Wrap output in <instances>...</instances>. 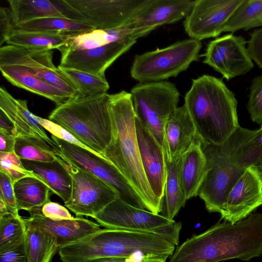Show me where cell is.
<instances>
[{
  "label": "cell",
  "instance_id": "1",
  "mask_svg": "<svg viewBox=\"0 0 262 262\" xmlns=\"http://www.w3.org/2000/svg\"><path fill=\"white\" fill-rule=\"evenodd\" d=\"M181 224L173 223L159 231L104 228L59 247L62 262H89L103 257L130 259L157 257L167 259L179 243Z\"/></svg>",
  "mask_w": 262,
  "mask_h": 262
},
{
  "label": "cell",
  "instance_id": "2",
  "mask_svg": "<svg viewBox=\"0 0 262 262\" xmlns=\"http://www.w3.org/2000/svg\"><path fill=\"white\" fill-rule=\"evenodd\" d=\"M262 255V214L235 223L219 221L178 246L169 262L249 261Z\"/></svg>",
  "mask_w": 262,
  "mask_h": 262
},
{
  "label": "cell",
  "instance_id": "3",
  "mask_svg": "<svg viewBox=\"0 0 262 262\" xmlns=\"http://www.w3.org/2000/svg\"><path fill=\"white\" fill-rule=\"evenodd\" d=\"M108 107L112 137L102 155L118 168L135 189L145 209L159 214L161 203L151 189L142 164L130 93L122 91L109 94Z\"/></svg>",
  "mask_w": 262,
  "mask_h": 262
},
{
  "label": "cell",
  "instance_id": "4",
  "mask_svg": "<svg viewBox=\"0 0 262 262\" xmlns=\"http://www.w3.org/2000/svg\"><path fill=\"white\" fill-rule=\"evenodd\" d=\"M184 105L203 143L221 144L239 126L237 101L221 79L204 75L193 79Z\"/></svg>",
  "mask_w": 262,
  "mask_h": 262
},
{
  "label": "cell",
  "instance_id": "5",
  "mask_svg": "<svg viewBox=\"0 0 262 262\" xmlns=\"http://www.w3.org/2000/svg\"><path fill=\"white\" fill-rule=\"evenodd\" d=\"M108 99L107 93L70 98L51 113L49 120L102 155L112 137Z\"/></svg>",
  "mask_w": 262,
  "mask_h": 262
},
{
  "label": "cell",
  "instance_id": "6",
  "mask_svg": "<svg viewBox=\"0 0 262 262\" xmlns=\"http://www.w3.org/2000/svg\"><path fill=\"white\" fill-rule=\"evenodd\" d=\"M255 132L240 126L223 143H203L207 172L198 195L209 212L221 213L231 189L246 168L237 162L235 154L242 143Z\"/></svg>",
  "mask_w": 262,
  "mask_h": 262
},
{
  "label": "cell",
  "instance_id": "7",
  "mask_svg": "<svg viewBox=\"0 0 262 262\" xmlns=\"http://www.w3.org/2000/svg\"><path fill=\"white\" fill-rule=\"evenodd\" d=\"M201 48V41L189 38L136 55L130 68L131 76L140 83L159 82L176 77L198 60Z\"/></svg>",
  "mask_w": 262,
  "mask_h": 262
},
{
  "label": "cell",
  "instance_id": "8",
  "mask_svg": "<svg viewBox=\"0 0 262 262\" xmlns=\"http://www.w3.org/2000/svg\"><path fill=\"white\" fill-rule=\"evenodd\" d=\"M130 93L136 118L164 150V129L168 117L178 107L179 91L173 83L161 81L139 83Z\"/></svg>",
  "mask_w": 262,
  "mask_h": 262
},
{
  "label": "cell",
  "instance_id": "9",
  "mask_svg": "<svg viewBox=\"0 0 262 262\" xmlns=\"http://www.w3.org/2000/svg\"><path fill=\"white\" fill-rule=\"evenodd\" d=\"M149 0H59L76 19L96 29H111L132 23Z\"/></svg>",
  "mask_w": 262,
  "mask_h": 262
},
{
  "label": "cell",
  "instance_id": "10",
  "mask_svg": "<svg viewBox=\"0 0 262 262\" xmlns=\"http://www.w3.org/2000/svg\"><path fill=\"white\" fill-rule=\"evenodd\" d=\"M51 139L59 147L61 158L105 182L118 192L122 201L145 209L135 189L118 168L106 159L52 135Z\"/></svg>",
  "mask_w": 262,
  "mask_h": 262
},
{
  "label": "cell",
  "instance_id": "11",
  "mask_svg": "<svg viewBox=\"0 0 262 262\" xmlns=\"http://www.w3.org/2000/svg\"><path fill=\"white\" fill-rule=\"evenodd\" d=\"M58 158L72 179L71 195L64 206L77 216L93 218L119 198L118 192L104 181L60 157Z\"/></svg>",
  "mask_w": 262,
  "mask_h": 262
},
{
  "label": "cell",
  "instance_id": "12",
  "mask_svg": "<svg viewBox=\"0 0 262 262\" xmlns=\"http://www.w3.org/2000/svg\"><path fill=\"white\" fill-rule=\"evenodd\" d=\"M51 50L6 45L0 48V66L17 65L58 88L71 98L83 97L52 61Z\"/></svg>",
  "mask_w": 262,
  "mask_h": 262
},
{
  "label": "cell",
  "instance_id": "13",
  "mask_svg": "<svg viewBox=\"0 0 262 262\" xmlns=\"http://www.w3.org/2000/svg\"><path fill=\"white\" fill-rule=\"evenodd\" d=\"M243 0H196L184 21L185 30L191 39L201 40L215 37Z\"/></svg>",
  "mask_w": 262,
  "mask_h": 262
},
{
  "label": "cell",
  "instance_id": "14",
  "mask_svg": "<svg viewBox=\"0 0 262 262\" xmlns=\"http://www.w3.org/2000/svg\"><path fill=\"white\" fill-rule=\"evenodd\" d=\"M247 42L242 36L224 35L207 45L203 62L221 73L227 80L249 72L253 67Z\"/></svg>",
  "mask_w": 262,
  "mask_h": 262
},
{
  "label": "cell",
  "instance_id": "15",
  "mask_svg": "<svg viewBox=\"0 0 262 262\" xmlns=\"http://www.w3.org/2000/svg\"><path fill=\"white\" fill-rule=\"evenodd\" d=\"M93 219L104 228L150 232L164 230L175 222L134 206L119 198Z\"/></svg>",
  "mask_w": 262,
  "mask_h": 262
},
{
  "label": "cell",
  "instance_id": "16",
  "mask_svg": "<svg viewBox=\"0 0 262 262\" xmlns=\"http://www.w3.org/2000/svg\"><path fill=\"white\" fill-rule=\"evenodd\" d=\"M262 205V178L255 165L247 167L229 192L220 213L221 219L235 223Z\"/></svg>",
  "mask_w": 262,
  "mask_h": 262
},
{
  "label": "cell",
  "instance_id": "17",
  "mask_svg": "<svg viewBox=\"0 0 262 262\" xmlns=\"http://www.w3.org/2000/svg\"><path fill=\"white\" fill-rule=\"evenodd\" d=\"M136 41L137 39L130 38L99 48L80 51H72L63 46L58 49L61 56L58 68L105 75L106 70Z\"/></svg>",
  "mask_w": 262,
  "mask_h": 262
},
{
  "label": "cell",
  "instance_id": "18",
  "mask_svg": "<svg viewBox=\"0 0 262 262\" xmlns=\"http://www.w3.org/2000/svg\"><path fill=\"white\" fill-rule=\"evenodd\" d=\"M194 1L149 0L137 17L127 25L132 36L138 39L164 25L170 24L186 17Z\"/></svg>",
  "mask_w": 262,
  "mask_h": 262
},
{
  "label": "cell",
  "instance_id": "19",
  "mask_svg": "<svg viewBox=\"0 0 262 262\" xmlns=\"http://www.w3.org/2000/svg\"><path fill=\"white\" fill-rule=\"evenodd\" d=\"M135 124L143 168L153 193L161 203L166 179L164 151L151 132L136 117Z\"/></svg>",
  "mask_w": 262,
  "mask_h": 262
},
{
  "label": "cell",
  "instance_id": "20",
  "mask_svg": "<svg viewBox=\"0 0 262 262\" xmlns=\"http://www.w3.org/2000/svg\"><path fill=\"white\" fill-rule=\"evenodd\" d=\"M164 139L165 159L170 162L178 161L194 143L202 139L184 105L178 107L168 117Z\"/></svg>",
  "mask_w": 262,
  "mask_h": 262
},
{
  "label": "cell",
  "instance_id": "21",
  "mask_svg": "<svg viewBox=\"0 0 262 262\" xmlns=\"http://www.w3.org/2000/svg\"><path fill=\"white\" fill-rule=\"evenodd\" d=\"M41 208L28 211L30 217H23V220L26 224L47 230L55 237L59 247L79 240L100 229L98 223L80 216L67 220H51L42 214Z\"/></svg>",
  "mask_w": 262,
  "mask_h": 262
},
{
  "label": "cell",
  "instance_id": "22",
  "mask_svg": "<svg viewBox=\"0 0 262 262\" xmlns=\"http://www.w3.org/2000/svg\"><path fill=\"white\" fill-rule=\"evenodd\" d=\"M0 110L7 115L14 125L17 136L37 138L59 148L37 121L36 115L28 110L27 100L15 99L3 86L0 88Z\"/></svg>",
  "mask_w": 262,
  "mask_h": 262
},
{
  "label": "cell",
  "instance_id": "23",
  "mask_svg": "<svg viewBox=\"0 0 262 262\" xmlns=\"http://www.w3.org/2000/svg\"><path fill=\"white\" fill-rule=\"evenodd\" d=\"M24 168L42 181L51 191L58 195L64 202L70 199L72 188L71 174L59 159L50 162H40L20 159Z\"/></svg>",
  "mask_w": 262,
  "mask_h": 262
},
{
  "label": "cell",
  "instance_id": "24",
  "mask_svg": "<svg viewBox=\"0 0 262 262\" xmlns=\"http://www.w3.org/2000/svg\"><path fill=\"white\" fill-rule=\"evenodd\" d=\"M203 141L194 143L179 160V172L187 201L198 195L207 172Z\"/></svg>",
  "mask_w": 262,
  "mask_h": 262
},
{
  "label": "cell",
  "instance_id": "25",
  "mask_svg": "<svg viewBox=\"0 0 262 262\" xmlns=\"http://www.w3.org/2000/svg\"><path fill=\"white\" fill-rule=\"evenodd\" d=\"M2 75L12 84L41 96L59 106L71 98L58 88L17 65L0 66Z\"/></svg>",
  "mask_w": 262,
  "mask_h": 262
},
{
  "label": "cell",
  "instance_id": "26",
  "mask_svg": "<svg viewBox=\"0 0 262 262\" xmlns=\"http://www.w3.org/2000/svg\"><path fill=\"white\" fill-rule=\"evenodd\" d=\"M8 2L15 26L20 23L45 17H57L75 19L60 4L59 0H9Z\"/></svg>",
  "mask_w": 262,
  "mask_h": 262
},
{
  "label": "cell",
  "instance_id": "27",
  "mask_svg": "<svg viewBox=\"0 0 262 262\" xmlns=\"http://www.w3.org/2000/svg\"><path fill=\"white\" fill-rule=\"evenodd\" d=\"M179 161L170 162L166 160V179L159 214L171 221L187 201L180 179Z\"/></svg>",
  "mask_w": 262,
  "mask_h": 262
},
{
  "label": "cell",
  "instance_id": "28",
  "mask_svg": "<svg viewBox=\"0 0 262 262\" xmlns=\"http://www.w3.org/2000/svg\"><path fill=\"white\" fill-rule=\"evenodd\" d=\"M25 225L28 262H51L59 248L55 237L45 229L26 223Z\"/></svg>",
  "mask_w": 262,
  "mask_h": 262
},
{
  "label": "cell",
  "instance_id": "29",
  "mask_svg": "<svg viewBox=\"0 0 262 262\" xmlns=\"http://www.w3.org/2000/svg\"><path fill=\"white\" fill-rule=\"evenodd\" d=\"M13 189L18 210L29 211L51 201L50 188L35 176L18 180L13 184Z\"/></svg>",
  "mask_w": 262,
  "mask_h": 262
},
{
  "label": "cell",
  "instance_id": "30",
  "mask_svg": "<svg viewBox=\"0 0 262 262\" xmlns=\"http://www.w3.org/2000/svg\"><path fill=\"white\" fill-rule=\"evenodd\" d=\"M131 34L127 25L111 29H94L73 36L63 47L72 51L95 49L134 38Z\"/></svg>",
  "mask_w": 262,
  "mask_h": 262
},
{
  "label": "cell",
  "instance_id": "31",
  "mask_svg": "<svg viewBox=\"0 0 262 262\" xmlns=\"http://www.w3.org/2000/svg\"><path fill=\"white\" fill-rule=\"evenodd\" d=\"M74 35L15 28L7 38L6 43L8 45L15 46L58 50L67 44Z\"/></svg>",
  "mask_w": 262,
  "mask_h": 262
},
{
  "label": "cell",
  "instance_id": "32",
  "mask_svg": "<svg viewBox=\"0 0 262 262\" xmlns=\"http://www.w3.org/2000/svg\"><path fill=\"white\" fill-rule=\"evenodd\" d=\"M15 27L27 31L53 32L75 35L96 29L79 20L57 17L38 18L19 24Z\"/></svg>",
  "mask_w": 262,
  "mask_h": 262
},
{
  "label": "cell",
  "instance_id": "33",
  "mask_svg": "<svg viewBox=\"0 0 262 262\" xmlns=\"http://www.w3.org/2000/svg\"><path fill=\"white\" fill-rule=\"evenodd\" d=\"M262 26V0H243L226 23L223 32Z\"/></svg>",
  "mask_w": 262,
  "mask_h": 262
},
{
  "label": "cell",
  "instance_id": "34",
  "mask_svg": "<svg viewBox=\"0 0 262 262\" xmlns=\"http://www.w3.org/2000/svg\"><path fill=\"white\" fill-rule=\"evenodd\" d=\"M14 151L20 159L40 162H50L60 156V149L37 138L17 136Z\"/></svg>",
  "mask_w": 262,
  "mask_h": 262
},
{
  "label": "cell",
  "instance_id": "35",
  "mask_svg": "<svg viewBox=\"0 0 262 262\" xmlns=\"http://www.w3.org/2000/svg\"><path fill=\"white\" fill-rule=\"evenodd\" d=\"M71 80L83 97L107 93L110 88L105 75H97L75 69L58 68Z\"/></svg>",
  "mask_w": 262,
  "mask_h": 262
},
{
  "label": "cell",
  "instance_id": "36",
  "mask_svg": "<svg viewBox=\"0 0 262 262\" xmlns=\"http://www.w3.org/2000/svg\"><path fill=\"white\" fill-rule=\"evenodd\" d=\"M26 225L19 214L9 213L0 215V253L24 238Z\"/></svg>",
  "mask_w": 262,
  "mask_h": 262
},
{
  "label": "cell",
  "instance_id": "37",
  "mask_svg": "<svg viewBox=\"0 0 262 262\" xmlns=\"http://www.w3.org/2000/svg\"><path fill=\"white\" fill-rule=\"evenodd\" d=\"M235 156L238 164L246 168L256 165L262 159V125L241 144Z\"/></svg>",
  "mask_w": 262,
  "mask_h": 262
},
{
  "label": "cell",
  "instance_id": "38",
  "mask_svg": "<svg viewBox=\"0 0 262 262\" xmlns=\"http://www.w3.org/2000/svg\"><path fill=\"white\" fill-rule=\"evenodd\" d=\"M0 172L7 174L13 184L28 176H34L23 166L20 158L14 151L10 152H0Z\"/></svg>",
  "mask_w": 262,
  "mask_h": 262
},
{
  "label": "cell",
  "instance_id": "39",
  "mask_svg": "<svg viewBox=\"0 0 262 262\" xmlns=\"http://www.w3.org/2000/svg\"><path fill=\"white\" fill-rule=\"evenodd\" d=\"M9 213L19 214L13 184L7 174L0 172V215Z\"/></svg>",
  "mask_w": 262,
  "mask_h": 262
},
{
  "label": "cell",
  "instance_id": "40",
  "mask_svg": "<svg viewBox=\"0 0 262 262\" xmlns=\"http://www.w3.org/2000/svg\"><path fill=\"white\" fill-rule=\"evenodd\" d=\"M247 108L251 120L262 124V75L252 80Z\"/></svg>",
  "mask_w": 262,
  "mask_h": 262
},
{
  "label": "cell",
  "instance_id": "41",
  "mask_svg": "<svg viewBox=\"0 0 262 262\" xmlns=\"http://www.w3.org/2000/svg\"><path fill=\"white\" fill-rule=\"evenodd\" d=\"M36 118L44 129L49 132L52 135L61 139L69 143L76 145L85 149L91 151L95 155L105 158L102 155L92 150L84 143L79 141L69 131L58 124L50 121L36 116ZM106 159V158H105Z\"/></svg>",
  "mask_w": 262,
  "mask_h": 262
},
{
  "label": "cell",
  "instance_id": "42",
  "mask_svg": "<svg viewBox=\"0 0 262 262\" xmlns=\"http://www.w3.org/2000/svg\"><path fill=\"white\" fill-rule=\"evenodd\" d=\"M0 262H28L25 236L19 243L0 253Z\"/></svg>",
  "mask_w": 262,
  "mask_h": 262
},
{
  "label": "cell",
  "instance_id": "43",
  "mask_svg": "<svg viewBox=\"0 0 262 262\" xmlns=\"http://www.w3.org/2000/svg\"><path fill=\"white\" fill-rule=\"evenodd\" d=\"M247 49L252 60L262 69V28L250 34Z\"/></svg>",
  "mask_w": 262,
  "mask_h": 262
},
{
  "label": "cell",
  "instance_id": "44",
  "mask_svg": "<svg viewBox=\"0 0 262 262\" xmlns=\"http://www.w3.org/2000/svg\"><path fill=\"white\" fill-rule=\"evenodd\" d=\"M41 212L46 217L53 220H67L74 218L66 207L51 201L42 206Z\"/></svg>",
  "mask_w": 262,
  "mask_h": 262
},
{
  "label": "cell",
  "instance_id": "45",
  "mask_svg": "<svg viewBox=\"0 0 262 262\" xmlns=\"http://www.w3.org/2000/svg\"><path fill=\"white\" fill-rule=\"evenodd\" d=\"M16 28L12 19L10 8H0V46L6 40L13 30Z\"/></svg>",
  "mask_w": 262,
  "mask_h": 262
},
{
  "label": "cell",
  "instance_id": "46",
  "mask_svg": "<svg viewBox=\"0 0 262 262\" xmlns=\"http://www.w3.org/2000/svg\"><path fill=\"white\" fill-rule=\"evenodd\" d=\"M16 137L0 132V152H10L14 151Z\"/></svg>",
  "mask_w": 262,
  "mask_h": 262
},
{
  "label": "cell",
  "instance_id": "47",
  "mask_svg": "<svg viewBox=\"0 0 262 262\" xmlns=\"http://www.w3.org/2000/svg\"><path fill=\"white\" fill-rule=\"evenodd\" d=\"M0 132L16 137H17V131L14 125L7 115L1 110L0 111Z\"/></svg>",
  "mask_w": 262,
  "mask_h": 262
},
{
  "label": "cell",
  "instance_id": "48",
  "mask_svg": "<svg viewBox=\"0 0 262 262\" xmlns=\"http://www.w3.org/2000/svg\"><path fill=\"white\" fill-rule=\"evenodd\" d=\"M129 259L124 257H103L97 258L89 262H130Z\"/></svg>",
  "mask_w": 262,
  "mask_h": 262
},
{
  "label": "cell",
  "instance_id": "49",
  "mask_svg": "<svg viewBox=\"0 0 262 262\" xmlns=\"http://www.w3.org/2000/svg\"><path fill=\"white\" fill-rule=\"evenodd\" d=\"M166 259L157 257H147L143 258L140 262H165Z\"/></svg>",
  "mask_w": 262,
  "mask_h": 262
},
{
  "label": "cell",
  "instance_id": "50",
  "mask_svg": "<svg viewBox=\"0 0 262 262\" xmlns=\"http://www.w3.org/2000/svg\"><path fill=\"white\" fill-rule=\"evenodd\" d=\"M255 166L262 178V159Z\"/></svg>",
  "mask_w": 262,
  "mask_h": 262
}]
</instances>
